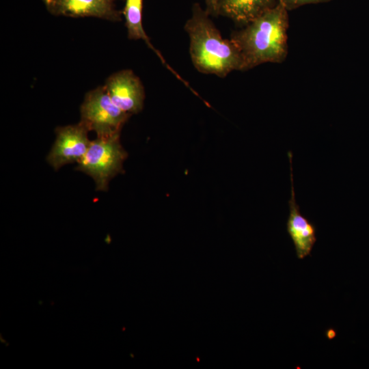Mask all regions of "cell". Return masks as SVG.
<instances>
[{
	"mask_svg": "<svg viewBox=\"0 0 369 369\" xmlns=\"http://www.w3.org/2000/svg\"><path fill=\"white\" fill-rule=\"evenodd\" d=\"M116 0H42L53 15L70 17L92 16L120 21L122 12L115 5Z\"/></svg>",
	"mask_w": 369,
	"mask_h": 369,
	"instance_id": "obj_8",
	"label": "cell"
},
{
	"mask_svg": "<svg viewBox=\"0 0 369 369\" xmlns=\"http://www.w3.org/2000/svg\"><path fill=\"white\" fill-rule=\"evenodd\" d=\"M143 0H125L122 14L125 19L128 38L131 40H142L160 58L163 64L178 78L180 77L165 62L161 53L154 47L147 36L142 23Z\"/></svg>",
	"mask_w": 369,
	"mask_h": 369,
	"instance_id": "obj_10",
	"label": "cell"
},
{
	"mask_svg": "<svg viewBox=\"0 0 369 369\" xmlns=\"http://www.w3.org/2000/svg\"><path fill=\"white\" fill-rule=\"evenodd\" d=\"M217 1L218 0H204L206 4V10L213 16H217Z\"/></svg>",
	"mask_w": 369,
	"mask_h": 369,
	"instance_id": "obj_12",
	"label": "cell"
},
{
	"mask_svg": "<svg viewBox=\"0 0 369 369\" xmlns=\"http://www.w3.org/2000/svg\"><path fill=\"white\" fill-rule=\"evenodd\" d=\"M88 132L81 122L57 127L55 142L46 156L47 163L55 170L69 163H78L90 146Z\"/></svg>",
	"mask_w": 369,
	"mask_h": 369,
	"instance_id": "obj_5",
	"label": "cell"
},
{
	"mask_svg": "<svg viewBox=\"0 0 369 369\" xmlns=\"http://www.w3.org/2000/svg\"><path fill=\"white\" fill-rule=\"evenodd\" d=\"M331 0H279L288 11L308 4L326 3Z\"/></svg>",
	"mask_w": 369,
	"mask_h": 369,
	"instance_id": "obj_11",
	"label": "cell"
},
{
	"mask_svg": "<svg viewBox=\"0 0 369 369\" xmlns=\"http://www.w3.org/2000/svg\"><path fill=\"white\" fill-rule=\"evenodd\" d=\"M288 10L279 1L273 8L230 36L241 55L242 71L260 64L282 63L288 54Z\"/></svg>",
	"mask_w": 369,
	"mask_h": 369,
	"instance_id": "obj_1",
	"label": "cell"
},
{
	"mask_svg": "<svg viewBox=\"0 0 369 369\" xmlns=\"http://www.w3.org/2000/svg\"><path fill=\"white\" fill-rule=\"evenodd\" d=\"M120 133L97 137L90 141L75 169L90 176L96 190L107 191L111 179L124 173L123 164L128 156L120 143Z\"/></svg>",
	"mask_w": 369,
	"mask_h": 369,
	"instance_id": "obj_3",
	"label": "cell"
},
{
	"mask_svg": "<svg viewBox=\"0 0 369 369\" xmlns=\"http://www.w3.org/2000/svg\"><path fill=\"white\" fill-rule=\"evenodd\" d=\"M113 102L131 115L144 108L145 91L139 78L129 69L110 75L104 85Z\"/></svg>",
	"mask_w": 369,
	"mask_h": 369,
	"instance_id": "obj_6",
	"label": "cell"
},
{
	"mask_svg": "<svg viewBox=\"0 0 369 369\" xmlns=\"http://www.w3.org/2000/svg\"><path fill=\"white\" fill-rule=\"evenodd\" d=\"M81 121L89 131L97 137L120 133L131 115L117 107L104 85L89 91L80 107Z\"/></svg>",
	"mask_w": 369,
	"mask_h": 369,
	"instance_id": "obj_4",
	"label": "cell"
},
{
	"mask_svg": "<svg viewBox=\"0 0 369 369\" xmlns=\"http://www.w3.org/2000/svg\"><path fill=\"white\" fill-rule=\"evenodd\" d=\"M288 157L290 163L291 197L288 201L289 216L286 229L294 244L297 256L301 260L311 254L316 241V230L315 226L301 215L299 206L297 203L293 184L292 154L290 151L288 152Z\"/></svg>",
	"mask_w": 369,
	"mask_h": 369,
	"instance_id": "obj_7",
	"label": "cell"
},
{
	"mask_svg": "<svg viewBox=\"0 0 369 369\" xmlns=\"http://www.w3.org/2000/svg\"><path fill=\"white\" fill-rule=\"evenodd\" d=\"M198 3L192 7V14L184 25L189 38L192 62L200 72L225 77L233 70H242L243 61L234 42L224 39Z\"/></svg>",
	"mask_w": 369,
	"mask_h": 369,
	"instance_id": "obj_2",
	"label": "cell"
},
{
	"mask_svg": "<svg viewBox=\"0 0 369 369\" xmlns=\"http://www.w3.org/2000/svg\"><path fill=\"white\" fill-rule=\"evenodd\" d=\"M278 3L279 0H218L217 12L245 26Z\"/></svg>",
	"mask_w": 369,
	"mask_h": 369,
	"instance_id": "obj_9",
	"label": "cell"
}]
</instances>
